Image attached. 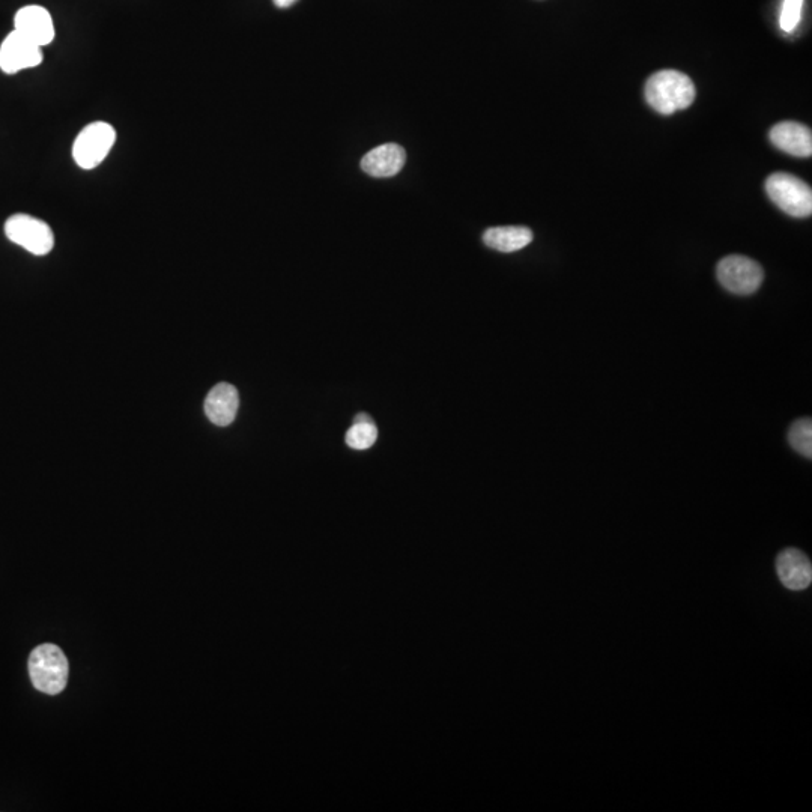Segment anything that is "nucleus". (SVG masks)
I'll return each instance as SVG.
<instances>
[{"instance_id":"nucleus-11","label":"nucleus","mask_w":812,"mask_h":812,"mask_svg":"<svg viewBox=\"0 0 812 812\" xmlns=\"http://www.w3.org/2000/svg\"><path fill=\"white\" fill-rule=\"evenodd\" d=\"M406 152L396 143L378 146L364 155L361 169L373 178H391L403 169Z\"/></svg>"},{"instance_id":"nucleus-8","label":"nucleus","mask_w":812,"mask_h":812,"mask_svg":"<svg viewBox=\"0 0 812 812\" xmlns=\"http://www.w3.org/2000/svg\"><path fill=\"white\" fill-rule=\"evenodd\" d=\"M14 26V31L40 47L49 46L56 37L52 16L40 5H28L17 11Z\"/></svg>"},{"instance_id":"nucleus-1","label":"nucleus","mask_w":812,"mask_h":812,"mask_svg":"<svg viewBox=\"0 0 812 812\" xmlns=\"http://www.w3.org/2000/svg\"><path fill=\"white\" fill-rule=\"evenodd\" d=\"M694 82L676 70H662L653 74L646 83V100L661 115H674L694 103Z\"/></svg>"},{"instance_id":"nucleus-10","label":"nucleus","mask_w":812,"mask_h":812,"mask_svg":"<svg viewBox=\"0 0 812 812\" xmlns=\"http://www.w3.org/2000/svg\"><path fill=\"white\" fill-rule=\"evenodd\" d=\"M240 396L237 388L228 382H220L210 391L205 400V414L211 423L226 428L237 417Z\"/></svg>"},{"instance_id":"nucleus-17","label":"nucleus","mask_w":812,"mask_h":812,"mask_svg":"<svg viewBox=\"0 0 812 812\" xmlns=\"http://www.w3.org/2000/svg\"><path fill=\"white\" fill-rule=\"evenodd\" d=\"M298 0H274V4L279 8H289L297 4Z\"/></svg>"},{"instance_id":"nucleus-2","label":"nucleus","mask_w":812,"mask_h":812,"mask_svg":"<svg viewBox=\"0 0 812 812\" xmlns=\"http://www.w3.org/2000/svg\"><path fill=\"white\" fill-rule=\"evenodd\" d=\"M29 676L37 691L47 695H58L64 691L68 682L67 656L55 644L38 646L29 656Z\"/></svg>"},{"instance_id":"nucleus-9","label":"nucleus","mask_w":812,"mask_h":812,"mask_svg":"<svg viewBox=\"0 0 812 812\" xmlns=\"http://www.w3.org/2000/svg\"><path fill=\"white\" fill-rule=\"evenodd\" d=\"M776 572L788 590H805L812 581L811 561L799 549L782 551L776 558Z\"/></svg>"},{"instance_id":"nucleus-16","label":"nucleus","mask_w":812,"mask_h":812,"mask_svg":"<svg viewBox=\"0 0 812 812\" xmlns=\"http://www.w3.org/2000/svg\"><path fill=\"white\" fill-rule=\"evenodd\" d=\"M805 0H784L782 2L781 14H779V26L784 32H793L802 20V10Z\"/></svg>"},{"instance_id":"nucleus-5","label":"nucleus","mask_w":812,"mask_h":812,"mask_svg":"<svg viewBox=\"0 0 812 812\" xmlns=\"http://www.w3.org/2000/svg\"><path fill=\"white\" fill-rule=\"evenodd\" d=\"M5 235L17 246L35 256H46L55 247V235L43 220L28 214H16L5 223Z\"/></svg>"},{"instance_id":"nucleus-7","label":"nucleus","mask_w":812,"mask_h":812,"mask_svg":"<svg viewBox=\"0 0 812 812\" xmlns=\"http://www.w3.org/2000/svg\"><path fill=\"white\" fill-rule=\"evenodd\" d=\"M43 61V47L17 31L11 32L0 46V70L4 73L17 74L38 67Z\"/></svg>"},{"instance_id":"nucleus-6","label":"nucleus","mask_w":812,"mask_h":812,"mask_svg":"<svg viewBox=\"0 0 812 812\" xmlns=\"http://www.w3.org/2000/svg\"><path fill=\"white\" fill-rule=\"evenodd\" d=\"M718 280L727 291L737 295H751L760 288L764 271L758 262L746 256H727L718 264Z\"/></svg>"},{"instance_id":"nucleus-4","label":"nucleus","mask_w":812,"mask_h":812,"mask_svg":"<svg viewBox=\"0 0 812 812\" xmlns=\"http://www.w3.org/2000/svg\"><path fill=\"white\" fill-rule=\"evenodd\" d=\"M115 142V128L107 122H94V124L86 125L74 142V161L82 169H95L106 160Z\"/></svg>"},{"instance_id":"nucleus-14","label":"nucleus","mask_w":812,"mask_h":812,"mask_svg":"<svg viewBox=\"0 0 812 812\" xmlns=\"http://www.w3.org/2000/svg\"><path fill=\"white\" fill-rule=\"evenodd\" d=\"M791 447L800 455L812 458V422L811 419H800L793 423L788 432Z\"/></svg>"},{"instance_id":"nucleus-3","label":"nucleus","mask_w":812,"mask_h":812,"mask_svg":"<svg viewBox=\"0 0 812 812\" xmlns=\"http://www.w3.org/2000/svg\"><path fill=\"white\" fill-rule=\"evenodd\" d=\"M766 191L779 210L797 219L812 214V190L806 182L790 173H773L767 178Z\"/></svg>"},{"instance_id":"nucleus-12","label":"nucleus","mask_w":812,"mask_h":812,"mask_svg":"<svg viewBox=\"0 0 812 812\" xmlns=\"http://www.w3.org/2000/svg\"><path fill=\"white\" fill-rule=\"evenodd\" d=\"M770 142L794 157L806 158L812 155V133L799 122H781L770 130Z\"/></svg>"},{"instance_id":"nucleus-13","label":"nucleus","mask_w":812,"mask_h":812,"mask_svg":"<svg viewBox=\"0 0 812 812\" xmlns=\"http://www.w3.org/2000/svg\"><path fill=\"white\" fill-rule=\"evenodd\" d=\"M483 241L491 249L503 253L518 252L533 241V232L524 226H501L483 234Z\"/></svg>"},{"instance_id":"nucleus-15","label":"nucleus","mask_w":812,"mask_h":812,"mask_svg":"<svg viewBox=\"0 0 812 812\" xmlns=\"http://www.w3.org/2000/svg\"><path fill=\"white\" fill-rule=\"evenodd\" d=\"M378 429L375 423H354L351 429L346 432L345 441L351 449L367 450L376 443Z\"/></svg>"},{"instance_id":"nucleus-18","label":"nucleus","mask_w":812,"mask_h":812,"mask_svg":"<svg viewBox=\"0 0 812 812\" xmlns=\"http://www.w3.org/2000/svg\"><path fill=\"white\" fill-rule=\"evenodd\" d=\"M354 423H373L372 417L367 416V414H358L355 417Z\"/></svg>"}]
</instances>
